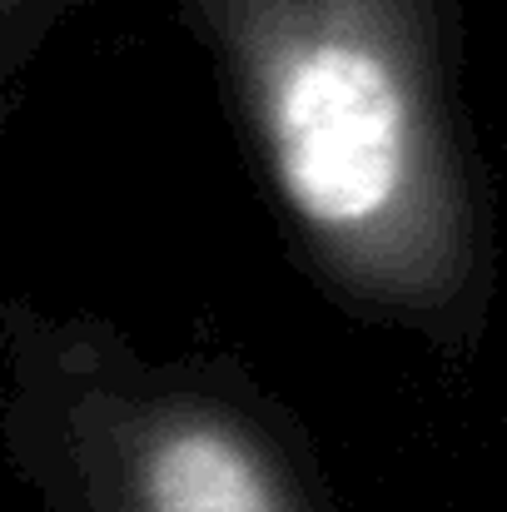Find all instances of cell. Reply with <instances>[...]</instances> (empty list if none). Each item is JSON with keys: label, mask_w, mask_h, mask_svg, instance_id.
Segmentation results:
<instances>
[{"label": "cell", "mask_w": 507, "mask_h": 512, "mask_svg": "<svg viewBox=\"0 0 507 512\" xmlns=\"http://www.w3.org/2000/svg\"><path fill=\"white\" fill-rule=\"evenodd\" d=\"M269 165L324 239H378L418 179V110L388 45L343 10H304L259 60Z\"/></svg>", "instance_id": "6da1fadb"}, {"label": "cell", "mask_w": 507, "mask_h": 512, "mask_svg": "<svg viewBox=\"0 0 507 512\" xmlns=\"http://www.w3.org/2000/svg\"><path fill=\"white\" fill-rule=\"evenodd\" d=\"M145 512H284L259 453L219 423L165 428L140 458Z\"/></svg>", "instance_id": "7a4b0ae2"}]
</instances>
